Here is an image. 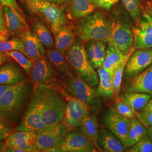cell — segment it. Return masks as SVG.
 I'll return each mask as SVG.
<instances>
[{
  "instance_id": "27",
  "label": "cell",
  "mask_w": 152,
  "mask_h": 152,
  "mask_svg": "<svg viewBox=\"0 0 152 152\" xmlns=\"http://www.w3.org/2000/svg\"><path fill=\"white\" fill-rule=\"evenodd\" d=\"M146 135L147 129L141 121L136 118L130 119L125 146L126 151L127 149L135 144Z\"/></svg>"
},
{
  "instance_id": "14",
  "label": "cell",
  "mask_w": 152,
  "mask_h": 152,
  "mask_svg": "<svg viewBox=\"0 0 152 152\" xmlns=\"http://www.w3.org/2000/svg\"><path fill=\"white\" fill-rule=\"evenodd\" d=\"M130 120L119 113L114 108L109 109L104 115V124L108 130L118 138L125 147L130 125Z\"/></svg>"
},
{
  "instance_id": "47",
  "label": "cell",
  "mask_w": 152,
  "mask_h": 152,
  "mask_svg": "<svg viewBox=\"0 0 152 152\" xmlns=\"http://www.w3.org/2000/svg\"><path fill=\"white\" fill-rule=\"evenodd\" d=\"M147 129V135L149 136L152 140V126H149Z\"/></svg>"
},
{
  "instance_id": "50",
  "label": "cell",
  "mask_w": 152,
  "mask_h": 152,
  "mask_svg": "<svg viewBox=\"0 0 152 152\" xmlns=\"http://www.w3.org/2000/svg\"><path fill=\"white\" fill-rule=\"evenodd\" d=\"M4 142H2V141L0 142V152H4L5 149V145Z\"/></svg>"
},
{
  "instance_id": "15",
  "label": "cell",
  "mask_w": 152,
  "mask_h": 152,
  "mask_svg": "<svg viewBox=\"0 0 152 152\" xmlns=\"http://www.w3.org/2000/svg\"><path fill=\"white\" fill-rule=\"evenodd\" d=\"M152 64V48L135 49L128 60L124 73L128 78H132Z\"/></svg>"
},
{
  "instance_id": "11",
  "label": "cell",
  "mask_w": 152,
  "mask_h": 152,
  "mask_svg": "<svg viewBox=\"0 0 152 152\" xmlns=\"http://www.w3.org/2000/svg\"><path fill=\"white\" fill-rule=\"evenodd\" d=\"M90 110V107L81 100L72 96L68 98L63 121L64 125L68 129L78 128Z\"/></svg>"
},
{
  "instance_id": "41",
  "label": "cell",
  "mask_w": 152,
  "mask_h": 152,
  "mask_svg": "<svg viewBox=\"0 0 152 152\" xmlns=\"http://www.w3.org/2000/svg\"><path fill=\"white\" fill-rule=\"evenodd\" d=\"M0 32L9 36L10 34L7 30L6 24L5 16L4 10H3L2 6L0 5Z\"/></svg>"
},
{
  "instance_id": "21",
  "label": "cell",
  "mask_w": 152,
  "mask_h": 152,
  "mask_svg": "<svg viewBox=\"0 0 152 152\" xmlns=\"http://www.w3.org/2000/svg\"><path fill=\"white\" fill-rule=\"evenodd\" d=\"M98 145L99 149L104 152H124L126 150L118 138L109 130L105 129L99 130Z\"/></svg>"
},
{
  "instance_id": "38",
  "label": "cell",
  "mask_w": 152,
  "mask_h": 152,
  "mask_svg": "<svg viewBox=\"0 0 152 152\" xmlns=\"http://www.w3.org/2000/svg\"><path fill=\"white\" fill-rule=\"evenodd\" d=\"M136 113L137 119L141 121L146 128L152 126V110H142L140 112H136Z\"/></svg>"
},
{
  "instance_id": "37",
  "label": "cell",
  "mask_w": 152,
  "mask_h": 152,
  "mask_svg": "<svg viewBox=\"0 0 152 152\" xmlns=\"http://www.w3.org/2000/svg\"><path fill=\"white\" fill-rule=\"evenodd\" d=\"M115 107L117 111L125 117L129 119L137 118L136 111L131 108L127 104L125 103L120 98L116 99Z\"/></svg>"
},
{
  "instance_id": "49",
  "label": "cell",
  "mask_w": 152,
  "mask_h": 152,
  "mask_svg": "<svg viewBox=\"0 0 152 152\" xmlns=\"http://www.w3.org/2000/svg\"><path fill=\"white\" fill-rule=\"evenodd\" d=\"M147 12L152 16V4H149L148 6Z\"/></svg>"
},
{
  "instance_id": "34",
  "label": "cell",
  "mask_w": 152,
  "mask_h": 152,
  "mask_svg": "<svg viewBox=\"0 0 152 152\" xmlns=\"http://www.w3.org/2000/svg\"><path fill=\"white\" fill-rule=\"evenodd\" d=\"M5 53L10 58L15 61L16 63L22 67L27 74H28L29 69L32 64V60L28 58L24 54L19 51L14 50L6 52Z\"/></svg>"
},
{
  "instance_id": "42",
  "label": "cell",
  "mask_w": 152,
  "mask_h": 152,
  "mask_svg": "<svg viewBox=\"0 0 152 152\" xmlns=\"http://www.w3.org/2000/svg\"><path fill=\"white\" fill-rule=\"evenodd\" d=\"M0 3L4 6H7L11 7L12 9L16 10L20 14L24 16V14L22 11L21 8L18 5V3L16 2V0H0Z\"/></svg>"
},
{
  "instance_id": "16",
  "label": "cell",
  "mask_w": 152,
  "mask_h": 152,
  "mask_svg": "<svg viewBox=\"0 0 152 152\" xmlns=\"http://www.w3.org/2000/svg\"><path fill=\"white\" fill-rule=\"evenodd\" d=\"M36 143V131H16L6 139L4 145L5 148H18L24 152H37Z\"/></svg>"
},
{
  "instance_id": "8",
  "label": "cell",
  "mask_w": 152,
  "mask_h": 152,
  "mask_svg": "<svg viewBox=\"0 0 152 152\" xmlns=\"http://www.w3.org/2000/svg\"><path fill=\"white\" fill-rule=\"evenodd\" d=\"M66 129L64 124L60 123L36 131L37 152H51L64 139Z\"/></svg>"
},
{
  "instance_id": "9",
  "label": "cell",
  "mask_w": 152,
  "mask_h": 152,
  "mask_svg": "<svg viewBox=\"0 0 152 152\" xmlns=\"http://www.w3.org/2000/svg\"><path fill=\"white\" fill-rule=\"evenodd\" d=\"M96 147L88 137L80 130L66 133L63 141L54 148V152H92Z\"/></svg>"
},
{
  "instance_id": "2",
  "label": "cell",
  "mask_w": 152,
  "mask_h": 152,
  "mask_svg": "<svg viewBox=\"0 0 152 152\" xmlns=\"http://www.w3.org/2000/svg\"><path fill=\"white\" fill-rule=\"evenodd\" d=\"M41 117L46 126L62 123L66 102L64 96L56 88L49 85H41Z\"/></svg>"
},
{
  "instance_id": "26",
  "label": "cell",
  "mask_w": 152,
  "mask_h": 152,
  "mask_svg": "<svg viewBox=\"0 0 152 152\" xmlns=\"http://www.w3.org/2000/svg\"><path fill=\"white\" fill-rule=\"evenodd\" d=\"M99 84L96 88L98 95L102 98L110 100L114 98L112 86V76L103 66L97 69Z\"/></svg>"
},
{
  "instance_id": "24",
  "label": "cell",
  "mask_w": 152,
  "mask_h": 152,
  "mask_svg": "<svg viewBox=\"0 0 152 152\" xmlns=\"http://www.w3.org/2000/svg\"><path fill=\"white\" fill-rule=\"evenodd\" d=\"M69 15L73 19L88 16L93 14L97 7L92 0H69Z\"/></svg>"
},
{
  "instance_id": "20",
  "label": "cell",
  "mask_w": 152,
  "mask_h": 152,
  "mask_svg": "<svg viewBox=\"0 0 152 152\" xmlns=\"http://www.w3.org/2000/svg\"><path fill=\"white\" fill-rule=\"evenodd\" d=\"M127 90L128 92H144L152 96V64L132 78Z\"/></svg>"
},
{
  "instance_id": "19",
  "label": "cell",
  "mask_w": 152,
  "mask_h": 152,
  "mask_svg": "<svg viewBox=\"0 0 152 152\" xmlns=\"http://www.w3.org/2000/svg\"><path fill=\"white\" fill-rule=\"evenodd\" d=\"M20 65L6 62L0 66V85H15L26 80L27 73Z\"/></svg>"
},
{
  "instance_id": "51",
  "label": "cell",
  "mask_w": 152,
  "mask_h": 152,
  "mask_svg": "<svg viewBox=\"0 0 152 152\" xmlns=\"http://www.w3.org/2000/svg\"><path fill=\"white\" fill-rule=\"evenodd\" d=\"M2 141V139H0V142H1V141Z\"/></svg>"
},
{
  "instance_id": "28",
  "label": "cell",
  "mask_w": 152,
  "mask_h": 152,
  "mask_svg": "<svg viewBox=\"0 0 152 152\" xmlns=\"http://www.w3.org/2000/svg\"><path fill=\"white\" fill-rule=\"evenodd\" d=\"M80 130L88 137L93 142L96 148L98 147V140L99 136V126L97 118L94 114L90 113L83 120L80 127Z\"/></svg>"
},
{
  "instance_id": "52",
  "label": "cell",
  "mask_w": 152,
  "mask_h": 152,
  "mask_svg": "<svg viewBox=\"0 0 152 152\" xmlns=\"http://www.w3.org/2000/svg\"><path fill=\"white\" fill-rule=\"evenodd\" d=\"M0 54H2V53H0Z\"/></svg>"
},
{
  "instance_id": "31",
  "label": "cell",
  "mask_w": 152,
  "mask_h": 152,
  "mask_svg": "<svg viewBox=\"0 0 152 152\" xmlns=\"http://www.w3.org/2000/svg\"><path fill=\"white\" fill-rule=\"evenodd\" d=\"M32 28L33 32L45 48L50 49L54 48V41L52 34L41 19H34L32 22Z\"/></svg>"
},
{
  "instance_id": "32",
  "label": "cell",
  "mask_w": 152,
  "mask_h": 152,
  "mask_svg": "<svg viewBox=\"0 0 152 152\" xmlns=\"http://www.w3.org/2000/svg\"><path fill=\"white\" fill-rule=\"evenodd\" d=\"M135 50V48H134L130 53H129L126 55L125 59L122 61V63L120 65H118L115 71H114V74L112 76V86L114 92V98L115 99L119 98L122 76L125 71V66L129 58L130 57L131 55L132 54V53Z\"/></svg>"
},
{
  "instance_id": "43",
  "label": "cell",
  "mask_w": 152,
  "mask_h": 152,
  "mask_svg": "<svg viewBox=\"0 0 152 152\" xmlns=\"http://www.w3.org/2000/svg\"><path fill=\"white\" fill-rule=\"evenodd\" d=\"M14 85H0V97L10 88Z\"/></svg>"
},
{
  "instance_id": "36",
  "label": "cell",
  "mask_w": 152,
  "mask_h": 152,
  "mask_svg": "<svg viewBox=\"0 0 152 152\" xmlns=\"http://www.w3.org/2000/svg\"><path fill=\"white\" fill-rule=\"evenodd\" d=\"M130 152H152V140L148 136H144L140 141L127 149Z\"/></svg>"
},
{
  "instance_id": "13",
  "label": "cell",
  "mask_w": 152,
  "mask_h": 152,
  "mask_svg": "<svg viewBox=\"0 0 152 152\" xmlns=\"http://www.w3.org/2000/svg\"><path fill=\"white\" fill-rule=\"evenodd\" d=\"M132 28L135 49L152 48V17L148 12L137 19Z\"/></svg>"
},
{
  "instance_id": "25",
  "label": "cell",
  "mask_w": 152,
  "mask_h": 152,
  "mask_svg": "<svg viewBox=\"0 0 152 152\" xmlns=\"http://www.w3.org/2000/svg\"><path fill=\"white\" fill-rule=\"evenodd\" d=\"M107 48L106 54L103 66L113 76L114 71L125 59L126 55L124 54L112 41H109Z\"/></svg>"
},
{
  "instance_id": "23",
  "label": "cell",
  "mask_w": 152,
  "mask_h": 152,
  "mask_svg": "<svg viewBox=\"0 0 152 152\" xmlns=\"http://www.w3.org/2000/svg\"><path fill=\"white\" fill-rule=\"evenodd\" d=\"M46 56L56 71L64 78L71 76L73 73L70 68L65 55L58 49H48Z\"/></svg>"
},
{
  "instance_id": "33",
  "label": "cell",
  "mask_w": 152,
  "mask_h": 152,
  "mask_svg": "<svg viewBox=\"0 0 152 152\" xmlns=\"http://www.w3.org/2000/svg\"><path fill=\"white\" fill-rule=\"evenodd\" d=\"M19 51L26 55L24 44L22 39L14 37L11 39L0 41V53H6L10 51Z\"/></svg>"
},
{
  "instance_id": "22",
  "label": "cell",
  "mask_w": 152,
  "mask_h": 152,
  "mask_svg": "<svg viewBox=\"0 0 152 152\" xmlns=\"http://www.w3.org/2000/svg\"><path fill=\"white\" fill-rule=\"evenodd\" d=\"M107 42L100 41L88 42L85 48L88 58L95 69H98L103 64L106 54Z\"/></svg>"
},
{
  "instance_id": "29",
  "label": "cell",
  "mask_w": 152,
  "mask_h": 152,
  "mask_svg": "<svg viewBox=\"0 0 152 152\" xmlns=\"http://www.w3.org/2000/svg\"><path fill=\"white\" fill-rule=\"evenodd\" d=\"M54 36L55 48L64 54L75 43V34L66 26L62 28Z\"/></svg>"
},
{
  "instance_id": "18",
  "label": "cell",
  "mask_w": 152,
  "mask_h": 152,
  "mask_svg": "<svg viewBox=\"0 0 152 152\" xmlns=\"http://www.w3.org/2000/svg\"><path fill=\"white\" fill-rule=\"evenodd\" d=\"M19 38L23 41L26 55L28 58L34 60L46 56L45 47L34 32L28 29Z\"/></svg>"
},
{
  "instance_id": "5",
  "label": "cell",
  "mask_w": 152,
  "mask_h": 152,
  "mask_svg": "<svg viewBox=\"0 0 152 152\" xmlns=\"http://www.w3.org/2000/svg\"><path fill=\"white\" fill-rule=\"evenodd\" d=\"M29 9L45 22L55 34L66 26L65 12L59 6L49 0H24Z\"/></svg>"
},
{
  "instance_id": "40",
  "label": "cell",
  "mask_w": 152,
  "mask_h": 152,
  "mask_svg": "<svg viewBox=\"0 0 152 152\" xmlns=\"http://www.w3.org/2000/svg\"><path fill=\"white\" fill-rule=\"evenodd\" d=\"M97 7L109 9L118 2V0H92Z\"/></svg>"
},
{
  "instance_id": "7",
  "label": "cell",
  "mask_w": 152,
  "mask_h": 152,
  "mask_svg": "<svg viewBox=\"0 0 152 152\" xmlns=\"http://www.w3.org/2000/svg\"><path fill=\"white\" fill-rule=\"evenodd\" d=\"M41 85H34L31 99L16 131H37L45 127L41 117Z\"/></svg>"
},
{
  "instance_id": "4",
  "label": "cell",
  "mask_w": 152,
  "mask_h": 152,
  "mask_svg": "<svg viewBox=\"0 0 152 152\" xmlns=\"http://www.w3.org/2000/svg\"><path fill=\"white\" fill-rule=\"evenodd\" d=\"M65 55L69 65L76 75L92 87L96 88L99 84L98 72L88 59L85 46L81 43H75Z\"/></svg>"
},
{
  "instance_id": "46",
  "label": "cell",
  "mask_w": 152,
  "mask_h": 152,
  "mask_svg": "<svg viewBox=\"0 0 152 152\" xmlns=\"http://www.w3.org/2000/svg\"><path fill=\"white\" fill-rule=\"evenodd\" d=\"M143 110H152V99H151L149 102L148 103L146 106L143 109Z\"/></svg>"
},
{
  "instance_id": "12",
  "label": "cell",
  "mask_w": 152,
  "mask_h": 152,
  "mask_svg": "<svg viewBox=\"0 0 152 152\" xmlns=\"http://www.w3.org/2000/svg\"><path fill=\"white\" fill-rule=\"evenodd\" d=\"M32 60L28 75L34 85H50L56 78V71L46 56Z\"/></svg>"
},
{
  "instance_id": "6",
  "label": "cell",
  "mask_w": 152,
  "mask_h": 152,
  "mask_svg": "<svg viewBox=\"0 0 152 152\" xmlns=\"http://www.w3.org/2000/svg\"><path fill=\"white\" fill-rule=\"evenodd\" d=\"M65 90L72 97L86 104L94 112H98L102 107L100 96L96 88L92 87L76 74L65 77Z\"/></svg>"
},
{
  "instance_id": "48",
  "label": "cell",
  "mask_w": 152,
  "mask_h": 152,
  "mask_svg": "<svg viewBox=\"0 0 152 152\" xmlns=\"http://www.w3.org/2000/svg\"><path fill=\"white\" fill-rule=\"evenodd\" d=\"M9 37V36H6L5 34L0 32V41H5L8 39V38Z\"/></svg>"
},
{
  "instance_id": "44",
  "label": "cell",
  "mask_w": 152,
  "mask_h": 152,
  "mask_svg": "<svg viewBox=\"0 0 152 152\" xmlns=\"http://www.w3.org/2000/svg\"><path fill=\"white\" fill-rule=\"evenodd\" d=\"M9 58H10L5 53L0 54V66L7 62Z\"/></svg>"
},
{
  "instance_id": "17",
  "label": "cell",
  "mask_w": 152,
  "mask_h": 152,
  "mask_svg": "<svg viewBox=\"0 0 152 152\" xmlns=\"http://www.w3.org/2000/svg\"><path fill=\"white\" fill-rule=\"evenodd\" d=\"M6 24L10 34L20 37L23 33L29 29L24 16L7 6H4Z\"/></svg>"
},
{
  "instance_id": "30",
  "label": "cell",
  "mask_w": 152,
  "mask_h": 152,
  "mask_svg": "<svg viewBox=\"0 0 152 152\" xmlns=\"http://www.w3.org/2000/svg\"><path fill=\"white\" fill-rule=\"evenodd\" d=\"M152 98V95L144 92H128L120 98L135 111L142 110Z\"/></svg>"
},
{
  "instance_id": "1",
  "label": "cell",
  "mask_w": 152,
  "mask_h": 152,
  "mask_svg": "<svg viewBox=\"0 0 152 152\" xmlns=\"http://www.w3.org/2000/svg\"><path fill=\"white\" fill-rule=\"evenodd\" d=\"M33 88L26 80L8 89L0 97V120L10 126L17 122L31 99Z\"/></svg>"
},
{
  "instance_id": "35",
  "label": "cell",
  "mask_w": 152,
  "mask_h": 152,
  "mask_svg": "<svg viewBox=\"0 0 152 152\" xmlns=\"http://www.w3.org/2000/svg\"><path fill=\"white\" fill-rule=\"evenodd\" d=\"M131 17L137 19L141 14V0H121Z\"/></svg>"
},
{
  "instance_id": "45",
  "label": "cell",
  "mask_w": 152,
  "mask_h": 152,
  "mask_svg": "<svg viewBox=\"0 0 152 152\" xmlns=\"http://www.w3.org/2000/svg\"><path fill=\"white\" fill-rule=\"evenodd\" d=\"M49 1H50L51 2H53L56 5H61V4H64L68 2H69V0H49Z\"/></svg>"
},
{
  "instance_id": "39",
  "label": "cell",
  "mask_w": 152,
  "mask_h": 152,
  "mask_svg": "<svg viewBox=\"0 0 152 152\" xmlns=\"http://www.w3.org/2000/svg\"><path fill=\"white\" fill-rule=\"evenodd\" d=\"M12 129L9 125L6 124L0 120V139L2 140H6L12 132Z\"/></svg>"
},
{
  "instance_id": "3",
  "label": "cell",
  "mask_w": 152,
  "mask_h": 152,
  "mask_svg": "<svg viewBox=\"0 0 152 152\" xmlns=\"http://www.w3.org/2000/svg\"><path fill=\"white\" fill-rule=\"evenodd\" d=\"M111 23L100 11L82 18L77 27V34L84 41H100L108 42L110 36Z\"/></svg>"
},
{
  "instance_id": "10",
  "label": "cell",
  "mask_w": 152,
  "mask_h": 152,
  "mask_svg": "<svg viewBox=\"0 0 152 152\" xmlns=\"http://www.w3.org/2000/svg\"><path fill=\"white\" fill-rule=\"evenodd\" d=\"M109 41L127 55L134 49V37L132 29L124 22L116 20L111 23V32Z\"/></svg>"
}]
</instances>
